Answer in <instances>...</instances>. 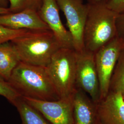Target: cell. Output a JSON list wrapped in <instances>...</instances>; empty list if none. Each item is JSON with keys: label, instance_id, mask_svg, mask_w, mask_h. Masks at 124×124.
<instances>
[{"label": "cell", "instance_id": "obj_1", "mask_svg": "<svg viewBox=\"0 0 124 124\" xmlns=\"http://www.w3.org/2000/svg\"><path fill=\"white\" fill-rule=\"evenodd\" d=\"M8 82L23 98L47 101L60 99L45 67L20 61Z\"/></svg>", "mask_w": 124, "mask_h": 124}, {"label": "cell", "instance_id": "obj_2", "mask_svg": "<svg viewBox=\"0 0 124 124\" xmlns=\"http://www.w3.org/2000/svg\"><path fill=\"white\" fill-rule=\"evenodd\" d=\"M88 11L83 31L84 49L95 53L117 37V12L107 2L87 0Z\"/></svg>", "mask_w": 124, "mask_h": 124}, {"label": "cell", "instance_id": "obj_3", "mask_svg": "<svg viewBox=\"0 0 124 124\" xmlns=\"http://www.w3.org/2000/svg\"><path fill=\"white\" fill-rule=\"evenodd\" d=\"M10 41L20 61L45 67L53 55L62 48L50 30H28Z\"/></svg>", "mask_w": 124, "mask_h": 124}, {"label": "cell", "instance_id": "obj_4", "mask_svg": "<svg viewBox=\"0 0 124 124\" xmlns=\"http://www.w3.org/2000/svg\"><path fill=\"white\" fill-rule=\"evenodd\" d=\"M76 52L75 49L61 48L46 67L60 99L73 97L77 89Z\"/></svg>", "mask_w": 124, "mask_h": 124}, {"label": "cell", "instance_id": "obj_5", "mask_svg": "<svg viewBox=\"0 0 124 124\" xmlns=\"http://www.w3.org/2000/svg\"><path fill=\"white\" fill-rule=\"evenodd\" d=\"M76 52L77 88L87 93L93 102L98 104L101 100V92L95 53L85 49Z\"/></svg>", "mask_w": 124, "mask_h": 124}, {"label": "cell", "instance_id": "obj_6", "mask_svg": "<svg viewBox=\"0 0 124 124\" xmlns=\"http://www.w3.org/2000/svg\"><path fill=\"white\" fill-rule=\"evenodd\" d=\"M124 49V42L116 37L95 53L101 92V100L109 92L111 77L116 63Z\"/></svg>", "mask_w": 124, "mask_h": 124}, {"label": "cell", "instance_id": "obj_7", "mask_svg": "<svg viewBox=\"0 0 124 124\" xmlns=\"http://www.w3.org/2000/svg\"><path fill=\"white\" fill-rule=\"evenodd\" d=\"M57 1L59 9L65 16L75 51L84 50L83 31L88 11L87 3H84L83 0H57Z\"/></svg>", "mask_w": 124, "mask_h": 124}, {"label": "cell", "instance_id": "obj_8", "mask_svg": "<svg viewBox=\"0 0 124 124\" xmlns=\"http://www.w3.org/2000/svg\"><path fill=\"white\" fill-rule=\"evenodd\" d=\"M23 98L40 112L51 124H74L73 97L53 101Z\"/></svg>", "mask_w": 124, "mask_h": 124}, {"label": "cell", "instance_id": "obj_9", "mask_svg": "<svg viewBox=\"0 0 124 124\" xmlns=\"http://www.w3.org/2000/svg\"><path fill=\"white\" fill-rule=\"evenodd\" d=\"M59 9L57 0H42L38 12L40 17L53 33L61 47L75 49L71 34L62 23Z\"/></svg>", "mask_w": 124, "mask_h": 124}, {"label": "cell", "instance_id": "obj_10", "mask_svg": "<svg viewBox=\"0 0 124 124\" xmlns=\"http://www.w3.org/2000/svg\"><path fill=\"white\" fill-rule=\"evenodd\" d=\"M100 124H124V99L119 92L109 91L97 104Z\"/></svg>", "mask_w": 124, "mask_h": 124}, {"label": "cell", "instance_id": "obj_11", "mask_svg": "<svg viewBox=\"0 0 124 124\" xmlns=\"http://www.w3.org/2000/svg\"><path fill=\"white\" fill-rule=\"evenodd\" d=\"M0 25L13 30H50L38 11L33 9L1 14Z\"/></svg>", "mask_w": 124, "mask_h": 124}, {"label": "cell", "instance_id": "obj_12", "mask_svg": "<svg viewBox=\"0 0 124 124\" xmlns=\"http://www.w3.org/2000/svg\"><path fill=\"white\" fill-rule=\"evenodd\" d=\"M73 103L74 124H97V104L87 93L77 88Z\"/></svg>", "mask_w": 124, "mask_h": 124}, {"label": "cell", "instance_id": "obj_13", "mask_svg": "<svg viewBox=\"0 0 124 124\" xmlns=\"http://www.w3.org/2000/svg\"><path fill=\"white\" fill-rule=\"evenodd\" d=\"M20 62L18 53L10 41L0 43V77L8 81Z\"/></svg>", "mask_w": 124, "mask_h": 124}, {"label": "cell", "instance_id": "obj_14", "mask_svg": "<svg viewBox=\"0 0 124 124\" xmlns=\"http://www.w3.org/2000/svg\"><path fill=\"white\" fill-rule=\"evenodd\" d=\"M20 116L21 124H52L44 115L20 97L13 105Z\"/></svg>", "mask_w": 124, "mask_h": 124}, {"label": "cell", "instance_id": "obj_15", "mask_svg": "<svg viewBox=\"0 0 124 124\" xmlns=\"http://www.w3.org/2000/svg\"><path fill=\"white\" fill-rule=\"evenodd\" d=\"M109 91L120 93L124 99V49L120 55L113 72Z\"/></svg>", "mask_w": 124, "mask_h": 124}, {"label": "cell", "instance_id": "obj_16", "mask_svg": "<svg viewBox=\"0 0 124 124\" xmlns=\"http://www.w3.org/2000/svg\"><path fill=\"white\" fill-rule=\"evenodd\" d=\"M9 8L11 13H17L26 9L39 11L42 0H8Z\"/></svg>", "mask_w": 124, "mask_h": 124}, {"label": "cell", "instance_id": "obj_17", "mask_svg": "<svg viewBox=\"0 0 124 124\" xmlns=\"http://www.w3.org/2000/svg\"><path fill=\"white\" fill-rule=\"evenodd\" d=\"M0 95L6 98L13 105L20 97L8 82L1 77H0Z\"/></svg>", "mask_w": 124, "mask_h": 124}, {"label": "cell", "instance_id": "obj_18", "mask_svg": "<svg viewBox=\"0 0 124 124\" xmlns=\"http://www.w3.org/2000/svg\"><path fill=\"white\" fill-rule=\"evenodd\" d=\"M28 30H13L0 25V43L10 41L25 33Z\"/></svg>", "mask_w": 124, "mask_h": 124}, {"label": "cell", "instance_id": "obj_19", "mask_svg": "<svg viewBox=\"0 0 124 124\" xmlns=\"http://www.w3.org/2000/svg\"><path fill=\"white\" fill-rule=\"evenodd\" d=\"M117 37L124 42V10L118 13L116 18Z\"/></svg>", "mask_w": 124, "mask_h": 124}, {"label": "cell", "instance_id": "obj_20", "mask_svg": "<svg viewBox=\"0 0 124 124\" xmlns=\"http://www.w3.org/2000/svg\"><path fill=\"white\" fill-rule=\"evenodd\" d=\"M109 8L117 13H120L124 10V0H110L107 2Z\"/></svg>", "mask_w": 124, "mask_h": 124}, {"label": "cell", "instance_id": "obj_21", "mask_svg": "<svg viewBox=\"0 0 124 124\" xmlns=\"http://www.w3.org/2000/svg\"><path fill=\"white\" fill-rule=\"evenodd\" d=\"M10 13H11V11L9 9V8H3V7H0V15Z\"/></svg>", "mask_w": 124, "mask_h": 124}, {"label": "cell", "instance_id": "obj_22", "mask_svg": "<svg viewBox=\"0 0 124 124\" xmlns=\"http://www.w3.org/2000/svg\"><path fill=\"white\" fill-rule=\"evenodd\" d=\"M8 0H0V7L8 8H9Z\"/></svg>", "mask_w": 124, "mask_h": 124}, {"label": "cell", "instance_id": "obj_23", "mask_svg": "<svg viewBox=\"0 0 124 124\" xmlns=\"http://www.w3.org/2000/svg\"><path fill=\"white\" fill-rule=\"evenodd\" d=\"M93 1H106V2H108L110 0H93Z\"/></svg>", "mask_w": 124, "mask_h": 124}]
</instances>
